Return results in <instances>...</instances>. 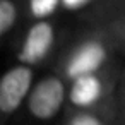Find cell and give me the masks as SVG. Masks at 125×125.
<instances>
[{
  "label": "cell",
  "instance_id": "cell-7",
  "mask_svg": "<svg viewBox=\"0 0 125 125\" xmlns=\"http://www.w3.org/2000/svg\"><path fill=\"white\" fill-rule=\"evenodd\" d=\"M26 24L24 0H0V40L12 45Z\"/></svg>",
  "mask_w": 125,
  "mask_h": 125
},
{
  "label": "cell",
  "instance_id": "cell-2",
  "mask_svg": "<svg viewBox=\"0 0 125 125\" xmlns=\"http://www.w3.org/2000/svg\"><path fill=\"white\" fill-rule=\"evenodd\" d=\"M72 24L74 16L63 12L26 22L12 43L16 62L33 65L40 70L48 69L70 33Z\"/></svg>",
  "mask_w": 125,
  "mask_h": 125
},
{
  "label": "cell",
  "instance_id": "cell-3",
  "mask_svg": "<svg viewBox=\"0 0 125 125\" xmlns=\"http://www.w3.org/2000/svg\"><path fill=\"white\" fill-rule=\"evenodd\" d=\"M69 104V81L55 69H45L22 108V113L34 123L60 120Z\"/></svg>",
  "mask_w": 125,
  "mask_h": 125
},
{
  "label": "cell",
  "instance_id": "cell-10",
  "mask_svg": "<svg viewBox=\"0 0 125 125\" xmlns=\"http://www.w3.org/2000/svg\"><path fill=\"white\" fill-rule=\"evenodd\" d=\"M99 0H62V12L69 16H81L93 9Z\"/></svg>",
  "mask_w": 125,
  "mask_h": 125
},
{
  "label": "cell",
  "instance_id": "cell-8",
  "mask_svg": "<svg viewBox=\"0 0 125 125\" xmlns=\"http://www.w3.org/2000/svg\"><path fill=\"white\" fill-rule=\"evenodd\" d=\"M24 4H26V22L62 12V0H24Z\"/></svg>",
  "mask_w": 125,
  "mask_h": 125
},
{
  "label": "cell",
  "instance_id": "cell-6",
  "mask_svg": "<svg viewBox=\"0 0 125 125\" xmlns=\"http://www.w3.org/2000/svg\"><path fill=\"white\" fill-rule=\"evenodd\" d=\"M60 125H123L118 101L98 108H67Z\"/></svg>",
  "mask_w": 125,
  "mask_h": 125
},
{
  "label": "cell",
  "instance_id": "cell-5",
  "mask_svg": "<svg viewBox=\"0 0 125 125\" xmlns=\"http://www.w3.org/2000/svg\"><path fill=\"white\" fill-rule=\"evenodd\" d=\"M38 72L40 69L22 62H14L4 72L0 81V116L4 123L22 111L26 99L40 75Z\"/></svg>",
  "mask_w": 125,
  "mask_h": 125
},
{
  "label": "cell",
  "instance_id": "cell-11",
  "mask_svg": "<svg viewBox=\"0 0 125 125\" xmlns=\"http://www.w3.org/2000/svg\"><path fill=\"white\" fill-rule=\"evenodd\" d=\"M116 101H118V108H120V113H122V118H123V123H125V69H123V74H122V79H120V84H118Z\"/></svg>",
  "mask_w": 125,
  "mask_h": 125
},
{
  "label": "cell",
  "instance_id": "cell-9",
  "mask_svg": "<svg viewBox=\"0 0 125 125\" xmlns=\"http://www.w3.org/2000/svg\"><path fill=\"white\" fill-rule=\"evenodd\" d=\"M111 12H113V21H115L116 33H118V40H120L122 55L125 58V0H111Z\"/></svg>",
  "mask_w": 125,
  "mask_h": 125
},
{
  "label": "cell",
  "instance_id": "cell-12",
  "mask_svg": "<svg viewBox=\"0 0 125 125\" xmlns=\"http://www.w3.org/2000/svg\"><path fill=\"white\" fill-rule=\"evenodd\" d=\"M123 125H125V123H123Z\"/></svg>",
  "mask_w": 125,
  "mask_h": 125
},
{
  "label": "cell",
  "instance_id": "cell-1",
  "mask_svg": "<svg viewBox=\"0 0 125 125\" xmlns=\"http://www.w3.org/2000/svg\"><path fill=\"white\" fill-rule=\"evenodd\" d=\"M125 60L113 21L111 0H99L87 12L75 16L70 33L48 69L67 81Z\"/></svg>",
  "mask_w": 125,
  "mask_h": 125
},
{
  "label": "cell",
  "instance_id": "cell-4",
  "mask_svg": "<svg viewBox=\"0 0 125 125\" xmlns=\"http://www.w3.org/2000/svg\"><path fill=\"white\" fill-rule=\"evenodd\" d=\"M123 69L125 60H118L104 69L87 72L69 81L67 108H98L116 101Z\"/></svg>",
  "mask_w": 125,
  "mask_h": 125
}]
</instances>
